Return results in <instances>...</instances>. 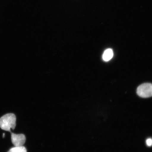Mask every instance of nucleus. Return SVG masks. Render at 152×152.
Masks as SVG:
<instances>
[{"label":"nucleus","mask_w":152,"mask_h":152,"mask_svg":"<svg viewBox=\"0 0 152 152\" xmlns=\"http://www.w3.org/2000/svg\"><path fill=\"white\" fill-rule=\"evenodd\" d=\"M16 117L13 113L7 114L0 118V128L2 130L11 132L16 126Z\"/></svg>","instance_id":"nucleus-1"},{"label":"nucleus","mask_w":152,"mask_h":152,"mask_svg":"<svg viewBox=\"0 0 152 152\" xmlns=\"http://www.w3.org/2000/svg\"><path fill=\"white\" fill-rule=\"evenodd\" d=\"M7 152H27V151L26 148L22 146L12 148Z\"/></svg>","instance_id":"nucleus-5"},{"label":"nucleus","mask_w":152,"mask_h":152,"mask_svg":"<svg viewBox=\"0 0 152 152\" xmlns=\"http://www.w3.org/2000/svg\"><path fill=\"white\" fill-rule=\"evenodd\" d=\"M11 137L12 143L15 147H21L25 143L26 137L23 134L11 133Z\"/></svg>","instance_id":"nucleus-3"},{"label":"nucleus","mask_w":152,"mask_h":152,"mask_svg":"<svg viewBox=\"0 0 152 152\" xmlns=\"http://www.w3.org/2000/svg\"><path fill=\"white\" fill-rule=\"evenodd\" d=\"M137 93L142 98H147L152 96V84L147 83H143L138 86Z\"/></svg>","instance_id":"nucleus-2"},{"label":"nucleus","mask_w":152,"mask_h":152,"mask_svg":"<svg viewBox=\"0 0 152 152\" xmlns=\"http://www.w3.org/2000/svg\"><path fill=\"white\" fill-rule=\"evenodd\" d=\"M113 56V50L111 49H108L104 51L102 56V58L105 61H108L111 60Z\"/></svg>","instance_id":"nucleus-4"},{"label":"nucleus","mask_w":152,"mask_h":152,"mask_svg":"<svg viewBox=\"0 0 152 152\" xmlns=\"http://www.w3.org/2000/svg\"><path fill=\"white\" fill-rule=\"evenodd\" d=\"M146 143L147 145L149 147H151L152 145V139L151 138H149L148 139L146 140Z\"/></svg>","instance_id":"nucleus-6"}]
</instances>
